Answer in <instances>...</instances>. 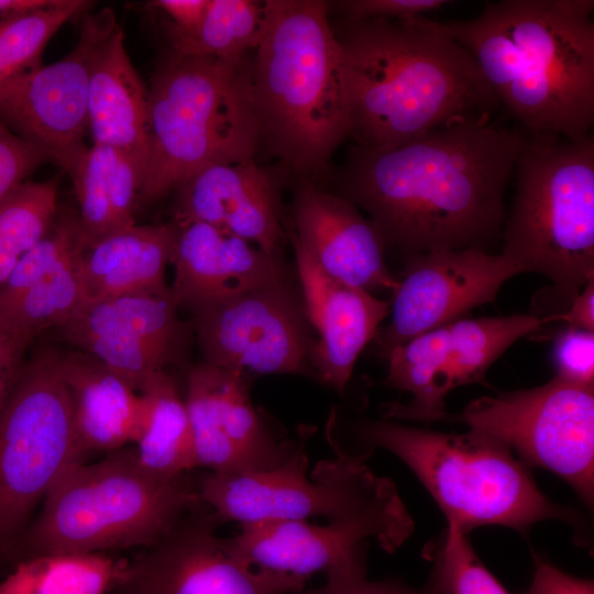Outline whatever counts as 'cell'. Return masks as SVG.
<instances>
[{
    "instance_id": "4dcf8cb0",
    "label": "cell",
    "mask_w": 594,
    "mask_h": 594,
    "mask_svg": "<svg viewBox=\"0 0 594 594\" xmlns=\"http://www.w3.org/2000/svg\"><path fill=\"white\" fill-rule=\"evenodd\" d=\"M266 1L209 0L198 31L168 40L177 53L233 58L254 51L266 26Z\"/></svg>"
},
{
    "instance_id": "44dd1931",
    "label": "cell",
    "mask_w": 594,
    "mask_h": 594,
    "mask_svg": "<svg viewBox=\"0 0 594 594\" xmlns=\"http://www.w3.org/2000/svg\"><path fill=\"white\" fill-rule=\"evenodd\" d=\"M172 296L190 310L285 282L278 256L210 224L176 217Z\"/></svg>"
},
{
    "instance_id": "5bb4252c",
    "label": "cell",
    "mask_w": 594,
    "mask_h": 594,
    "mask_svg": "<svg viewBox=\"0 0 594 594\" xmlns=\"http://www.w3.org/2000/svg\"><path fill=\"white\" fill-rule=\"evenodd\" d=\"M202 502L156 544L125 560L113 594H298L306 580L252 568L216 535Z\"/></svg>"
},
{
    "instance_id": "2e32d148",
    "label": "cell",
    "mask_w": 594,
    "mask_h": 594,
    "mask_svg": "<svg viewBox=\"0 0 594 594\" xmlns=\"http://www.w3.org/2000/svg\"><path fill=\"white\" fill-rule=\"evenodd\" d=\"M520 273L502 253L477 248L410 256L393 293L392 318L374 338L378 351L387 356L395 346L494 301L505 282Z\"/></svg>"
},
{
    "instance_id": "5b68a950",
    "label": "cell",
    "mask_w": 594,
    "mask_h": 594,
    "mask_svg": "<svg viewBox=\"0 0 594 594\" xmlns=\"http://www.w3.org/2000/svg\"><path fill=\"white\" fill-rule=\"evenodd\" d=\"M148 161L139 204H151L198 169L253 160L261 144L252 57L169 52L147 89Z\"/></svg>"
},
{
    "instance_id": "9c48e42d",
    "label": "cell",
    "mask_w": 594,
    "mask_h": 594,
    "mask_svg": "<svg viewBox=\"0 0 594 594\" xmlns=\"http://www.w3.org/2000/svg\"><path fill=\"white\" fill-rule=\"evenodd\" d=\"M334 411L327 424V437L336 458L320 461L307 479L306 443L312 429L302 427L292 455L280 465L260 472L221 474L208 472L197 481L200 501L221 524L265 520L328 521L374 515L408 513L395 484L374 474L366 465L371 452L350 455L333 436Z\"/></svg>"
},
{
    "instance_id": "d6a6232c",
    "label": "cell",
    "mask_w": 594,
    "mask_h": 594,
    "mask_svg": "<svg viewBox=\"0 0 594 594\" xmlns=\"http://www.w3.org/2000/svg\"><path fill=\"white\" fill-rule=\"evenodd\" d=\"M90 7L86 0H58L47 9L0 21V85L42 66L52 36Z\"/></svg>"
},
{
    "instance_id": "277c9868",
    "label": "cell",
    "mask_w": 594,
    "mask_h": 594,
    "mask_svg": "<svg viewBox=\"0 0 594 594\" xmlns=\"http://www.w3.org/2000/svg\"><path fill=\"white\" fill-rule=\"evenodd\" d=\"M266 12L252 57L260 139L296 173L316 175L349 136L342 51L329 2L266 0Z\"/></svg>"
},
{
    "instance_id": "83f0119b",
    "label": "cell",
    "mask_w": 594,
    "mask_h": 594,
    "mask_svg": "<svg viewBox=\"0 0 594 594\" xmlns=\"http://www.w3.org/2000/svg\"><path fill=\"white\" fill-rule=\"evenodd\" d=\"M86 246L79 245L36 284L0 304V333L20 354L42 332L65 326L79 308V268Z\"/></svg>"
},
{
    "instance_id": "484cf974",
    "label": "cell",
    "mask_w": 594,
    "mask_h": 594,
    "mask_svg": "<svg viewBox=\"0 0 594 594\" xmlns=\"http://www.w3.org/2000/svg\"><path fill=\"white\" fill-rule=\"evenodd\" d=\"M87 245L135 224L141 177L122 153L92 144L68 173Z\"/></svg>"
},
{
    "instance_id": "836d02e7",
    "label": "cell",
    "mask_w": 594,
    "mask_h": 594,
    "mask_svg": "<svg viewBox=\"0 0 594 594\" xmlns=\"http://www.w3.org/2000/svg\"><path fill=\"white\" fill-rule=\"evenodd\" d=\"M432 562L428 588L433 594H510L482 563L466 534L447 526L424 550Z\"/></svg>"
},
{
    "instance_id": "74e56055",
    "label": "cell",
    "mask_w": 594,
    "mask_h": 594,
    "mask_svg": "<svg viewBox=\"0 0 594 594\" xmlns=\"http://www.w3.org/2000/svg\"><path fill=\"white\" fill-rule=\"evenodd\" d=\"M448 0H346L333 2L343 21L388 19L411 21L441 9Z\"/></svg>"
},
{
    "instance_id": "b9f144b4",
    "label": "cell",
    "mask_w": 594,
    "mask_h": 594,
    "mask_svg": "<svg viewBox=\"0 0 594 594\" xmlns=\"http://www.w3.org/2000/svg\"><path fill=\"white\" fill-rule=\"evenodd\" d=\"M22 356L0 333V413L22 370Z\"/></svg>"
},
{
    "instance_id": "52a82bcc",
    "label": "cell",
    "mask_w": 594,
    "mask_h": 594,
    "mask_svg": "<svg viewBox=\"0 0 594 594\" xmlns=\"http://www.w3.org/2000/svg\"><path fill=\"white\" fill-rule=\"evenodd\" d=\"M513 175L515 196L501 234L502 254L521 273L551 280L560 315L594 278L593 134L524 133Z\"/></svg>"
},
{
    "instance_id": "ba28073f",
    "label": "cell",
    "mask_w": 594,
    "mask_h": 594,
    "mask_svg": "<svg viewBox=\"0 0 594 594\" xmlns=\"http://www.w3.org/2000/svg\"><path fill=\"white\" fill-rule=\"evenodd\" d=\"M362 439L399 458L448 520L463 532L496 525L526 534L541 520L576 524L574 510L548 498L529 468L496 439L470 429L438 432L381 420L361 428Z\"/></svg>"
},
{
    "instance_id": "ab89813d",
    "label": "cell",
    "mask_w": 594,
    "mask_h": 594,
    "mask_svg": "<svg viewBox=\"0 0 594 594\" xmlns=\"http://www.w3.org/2000/svg\"><path fill=\"white\" fill-rule=\"evenodd\" d=\"M535 571L524 594H594V582L570 575L546 559L534 554Z\"/></svg>"
},
{
    "instance_id": "f546056e",
    "label": "cell",
    "mask_w": 594,
    "mask_h": 594,
    "mask_svg": "<svg viewBox=\"0 0 594 594\" xmlns=\"http://www.w3.org/2000/svg\"><path fill=\"white\" fill-rule=\"evenodd\" d=\"M107 553H47L15 562L0 594H110L124 566Z\"/></svg>"
},
{
    "instance_id": "603a6c76",
    "label": "cell",
    "mask_w": 594,
    "mask_h": 594,
    "mask_svg": "<svg viewBox=\"0 0 594 594\" xmlns=\"http://www.w3.org/2000/svg\"><path fill=\"white\" fill-rule=\"evenodd\" d=\"M87 117L92 144L125 155L143 183L148 161L147 89L125 51L124 33L119 23L94 52Z\"/></svg>"
},
{
    "instance_id": "7c38bea8",
    "label": "cell",
    "mask_w": 594,
    "mask_h": 594,
    "mask_svg": "<svg viewBox=\"0 0 594 594\" xmlns=\"http://www.w3.org/2000/svg\"><path fill=\"white\" fill-rule=\"evenodd\" d=\"M544 323L536 315L458 319L392 349L387 385L409 393L408 404L383 405L385 418L440 421L446 396L483 383L487 370L517 340Z\"/></svg>"
},
{
    "instance_id": "7a4b0ae2",
    "label": "cell",
    "mask_w": 594,
    "mask_h": 594,
    "mask_svg": "<svg viewBox=\"0 0 594 594\" xmlns=\"http://www.w3.org/2000/svg\"><path fill=\"white\" fill-rule=\"evenodd\" d=\"M349 136L391 150L472 120L499 102L474 57L435 20L340 21Z\"/></svg>"
},
{
    "instance_id": "30bf717a",
    "label": "cell",
    "mask_w": 594,
    "mask_h": 594,
    "mask_svg": "<svg viewBox=\"0 0 594 594\" xmlns=\"http://www.w3.org/2000/svg\"><path fill=\"white\" fill-rule=\"evenodd\" d=\"M84 461L57 350L23 364L0 413V559L10 556L61 472Z\"/></svg>"
},
{
    "instance_id": "4fadbf2b",
    "label": "cell",
    "mask_w": 594,
    "mask_h": 594,
    "mask_svg": "<svg viewBox=\"0 0 594 594\" xmlns=\"http://www.w3.org/2000/svg\"><path fill=\"white\" fill-rule=\"evenodd\" d=\"M117 23L110 8L86 14L72 52L0 85V121L67 173L88 147L85 136L92 55Z\"/></svg>"
},
{
    "instance_id": "d590c367",
    "label": "cell",
    "mask_w": 594,
    "mask_h": 594,
    "mask_svg": "<svg viewBox=\"0 0 594 594\" xmlns=\"http://www.w3.org/2000/svg\"><path fill=\"white\" fill-rule=\"evenodd\" d=\"M326 584L302 594H433L428 587L414 590L392 581L366 579V556L337 565L326 573Z\"/></svg>"
},
{
    "instance_id": "9a60e30c",
    "label": "cell",
    "mask_w": 594,
    "mask_h": 594,
    "mask_svg": "<svg viewBox=\"0 0 594 594\" xmlns=\"http://www.w3.org/2000/svg\"><path fill=\"white\" fill-rule=\"evenodd\" d=\"M205 363L257 374H308L314 342L285 282L191 309Z\"/></svg>"
},
{
    "instance_id": "8fae6325",
    "label": "cell",
    "mask_w": 594,
    "mask_h": 594,
    "mask_svg": "<svg viewBox=\"0 0 594 594\" xmlns=\"http://www.w3.org/2000/svg\"><path fill=\"white\" fill-rule=\"evenodd\" d=\"M443 421L465 424L506 446L527 468L547 469L582 502H594V386L548 383L472 400Z\"/></svg>"
},
{
    "instance_id": "f1b7e54d",
    "label": "cell",
    "mask_w": 594,
    "mask_h": 594,
    "mask_svg": "<svg viewBox=\"0 0 594 594\" xmlns=\"http://www.w3.org/2000/svg\"><path fill=\"white\" fill-rule=\"evenodd\" d=\"M147 417L134 443L140 464L162 479H175L196 469L194 442L184 398L174 380L163 372L142 392Z\"/></svg>"
},
{
    "instance_id": "cb8c5ba5",
    "label": "cell",
    "mask_w": 594,
    "mask_h": 594,
    "mask_svg": "<svg viewBox=\"0 0 594 594\" xmlns=\"http://www.w3.org/2000/svg\"><path fill=\"white\" fill-rule=\"evenodd\" d=\"M57 354L82 460L90 453H109L135 443L147 417L145 396L86 352L74 349Z\"/></svg>"
},
{
    "instance_id": "1f68e13d",
    "label": "cell",
    "mask_w": 594,
    "mask_h": 594,
    "mask_svg": "<svg viewBox=\"0 0 594 594\" xmlns=\"http://www.w3.org/2000/svg\"><path fill=\"white\" fill-rule=\"evenodd\" d=\"M57 180L24 182L0 202V288L57 215Z\"/></svg>"
},
{
    "instance_id": "ac0fdd59",
    "label": "cell",
    "mask_w": 594,
    "mask_h": 594,
    "mask_svg": "<svg viewBox=\"0 0 594 594\" xmlns=\"http://www.w3.org/2000/svg\"><path fill=\"white\" fill-rule=\"evenodd\" d=\"M413 530L409 513L334 520L323 526L306 520H265L243 524L240 532L224 539V543L237 559L252 568L307 581L366 553L370 539L394 552Z\"/></svg>"
},
{
    "instance_id": "ffe728a7",
    "label": "cell",
    "mask_w": 594,
    "mask_h": 594,
    "mask_svg": "<svg viewBox=\"0 0 594 594\" xmlns=\"http://www.w3.org/2000/svg\"><path fill=\"white\" fill-rule=\"evenodd\" d=\"M292 233L331 277L372 294L394 293L397 280L384 258V239L344 197L302 183L296 191Z\"/></svg>"
},
{
    "instance_id": "d4e9b609",
    "label": "cell",
    "mask_w": 594,
    "mask_h": 594,
    "mask_svg": "<svg viewBox=\"0 0 594 594\" xmlns=\"http://www.w3.org/2000/svg\"><path fill=\"white\" fill-rule=\"evenodd\" d=\"M175 222L133 224L86 246L80 261L81 304L135 293L167 294Z\"/></svg>"
},
{
    "instance_id": "8d00e7d4",
    "label": "cell",
    "mask_w": 594,
    "mask_h": 594,
    "mask_svg": "<svg viewBox=\"0 0 594 594\" xmlns=\"http://www.w3.org/2000/svg\"><path fill=\"white\" fill-rule=\"evenodd\" d=\"M50 158L0 121V202Z\"/></svg>"
},
{
    "instance_id": "4316f807",
    "label": "cell",
    "mask_w": 594,
    "mask_h": 594,
    "mask_svg": "<svg viewBox=\"0 0 594 594\" xmlns=\"http://www.w3.org/2000/svg\"><path fill=\"white\" fill-rule=\"evenodd\" d=\"M178 309L172 292L135 293L82 302L68 322L117 330L160 352L172 364L188 340Z\"/></svg>"
},
{
    "instance_id": "60d3db41",
    "label": "cell",
    "mask_w": 594,
    "mask_h": 594,
    "mask_svg": "<svg viewBox=\"0 0 594 594\" xmlns=\"http://www.w3.org/2000/svg\"><path fill=\"white\" fill-rule=\"evenodd\" d=\"M542 318L544 322L563 320L571 328L594 332V278L582 288L564 312Z\"/></svg>"
},
{
    "instance_id": "3957f363",
    "label": "cell",
    "mask_w": 594,
    "mask_h": 594,
    "mask_svg": "<svg viewBox=\"0 0 594 594\" xmlns=\"http://www.w3.org/2000/svg\"><path fill=\"white\" fill-rule=\"evenodd\" d=\"M593 0H502L438 22L475 59L526 134L579 139L594 123Z\"/></svg>"
},
{
    "instance_id": "d6986e66",
    "label": "cell",
    "mask_w": 594,
    "mask_h": 594,
    "mask_svg": "<svg viewBox=\"0 0 594 594\" xmlns=\"http://www.w3.org/2000/svg\"><path fill=\"white\" fill-rule=\"evenodd\" d=\"M304 311L318 333L310 364L315 375L342 394L364 348L391 312V301L328 275L290 232Z\"/></svg>"
},
{
    "instance_id": "8992f818",
    "label": "cell",
    "mask_w": 594,
    "mask_h": 594,
    "mask_svg": "<svg viewBox=\"0 0 594 594\" xmlns=\"http://www.w3.org/2000/svg\"><path fill=\"white\" fill-rule=\"evenodd\" d=\"M200 503L197 482L187 474H152L128 446L94 463H69L10 556L16 562L47 553L146 549Z\"/></svg>"
},
{
    "instance_id": "6da1fadb",
    "label": "cell",
    "mask_w": 594,
    "mask_h": 594,
    "mask_svg": "<svg viewBox=\"0 0 594 594\" xmlns=\"http://www.w3.org/2000/svg\"><path fill=\"white\" fill-rule=\"evenodd\" d=\"M522 142L520 130L472 120L391 150L353 145L339 183L384 242L409 257L486 251L502 234L505 190Z\"/></svg>"
},
{
    "instance_id": "e0dca14e",
    "label": "cell",
    "mask_w": 594,
    "mask_h": 594,
    "mask_svg": "<svg viewBox=\"0 0 594 594\" xmlns=\"http://www.w3.org/2000/svg\"><path fill=\"white\" fill-rule=\"evenodd\" d=\"M184 400L196 468L221 474L267 471L297 446L279 440L265 424L241 373L200 363L188 373Z\"/></svg>"
},
{
    "instance_id": "f35d334b",
    "label": "cell",
    "mask_w": 594,
    "mask_h": 594,
    "mask_svg": "<svg viewBox=\"0 0 594 594\" xmlns=\"http://www.w3.org/2000/svg\"><path fill=\"white\" fill-rule=\"evenodd\" d=\"M209 0H155L153 9L167 15L164 29L168 40L193 36L200 28Z\"/></svg>"
},
{
    "instance_id": "e575fe53",
    "label": "cell",
    "mask_w": 594,
    "mask_h": 594,
    "mask_svg": "<svg viewBox=\"0 0 594 594\" xmlns=\"http://www.w3.org/2000/svg\"><path fill=\"white\" fill-rule=\"evenodd\" d=\"M553 360L557 377L594 386V332L568 327L556 338Z\"/></svg>"
},
{
    "instance_id": "7bdbcfd3",
    "label": "cell",
    "mask_w": 594,
    "mask_h": 594,
    "mask_svg": "<svg viewBox=\"0 0 594 594\" xmlns=\"http://www.w3.org/2000/svg\"><path fill=\"white\" fill-rule=\"evenodd\" d=\"M58 0H0V21L47 9Z\"/></svg>"
},
{
    "instance_id": "7402d4cb",
    "label": "cell",
    "mask_w": 594,
    "mask_h": 594,
    "mask_svg": "<svg viewBox=\"0 0 594 594\" xmlns=\"http://www.w3.org/2000/svg\"><path fill=\"white\" fill-rule=\"evenodd\" d=\"M177 189V217L210 224L278 256L285 238L278 186L253 160L205 166Z\"/></svg>"
}]
</instances>
